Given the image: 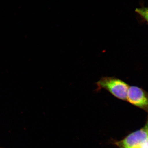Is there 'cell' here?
<instances>
[{
    "mask_svg": "<svg viewBox=\"0 0 148 148\" xmlns=\"http://www.w3.org/2000/svg\"><path fill=\"white\" fill-rule=\"evenodd\" d=\"M137 148H148V138Z\"/></svg>",
    "mask_w": 148,
    "mask_h": 148,
    "instance_id": "cell-5",
    "label": "cell"
},
{
    "mask_svg": "<svg viewBox=\"0 0 148 148\" xmlns=\"http://www.w3.org/2000/svg\"><path fill=\"white\" fill-rule=\"evenodd\" d=\"M127 101L148 112V92L141 88L129 86Z\"/></svg>",
    "mask_w": 148,
    "mask_h": 148,
    "instance_id": "cell-2",
    "label": "cell"
},
{
    "mask_svg": "<svg viewBox=\"0 0 148 148\" xmlns=\"http://www.w3.org/2000/svg\"><path fill=\"white\" fill-rule=\"evenodd\" d=\"M97 90L108 91L113 96L122 101H127L129 86L122 80L114 77H104L96 82Z\"/></svg>",
    "mask_w": 148,
    "mask_h": 148,
    "instance_id": "cell-1",
    "label": "cell"
},
{
    "mask_svg": "<svg viewBox=\"0 0 148 148\" xmlns=\"http://www.w3.org/2000/svg\"><path fill=\"white\" fill-rule=\"evenodd\" d=\"M145 127L148 131V116L147 120V123H146V124L145 125Z\"/></svg>",
    "mask_w": 148,
    "mask_h": 148,
    "instance_id": "cell-6",
    "label": "cell"
},
{
    "mask_svg": "<svg viewBox=\"0 0 148 148\" xmlns=\"http://www.w3.org/2000/svg\"><path fill=\"white\" fill-rule=\"evenodd\" d=\"M135 11L148 22V8H136Z\"/></svg>",
    "mask_w": 148,
    "mask_h": 148,
    "instance_id": "cell-4",
    "label": "cell"
},
{
    "mask_svg": "<svg viewBox=\"0 0 148 148\" xmlns=\"http://www.w3.org/2000/svg\"><path fill=\"white\" fill-rule=\"evenodd\" d=\"M147 138L148 131L144 127L129 134L117 145L119 148H137Z\"/></svg>",
    "mask_w": 148,
    "mask_h": 148,
    "instance_id": "cell-3",
    "label": "cell"
}]
</instances>
